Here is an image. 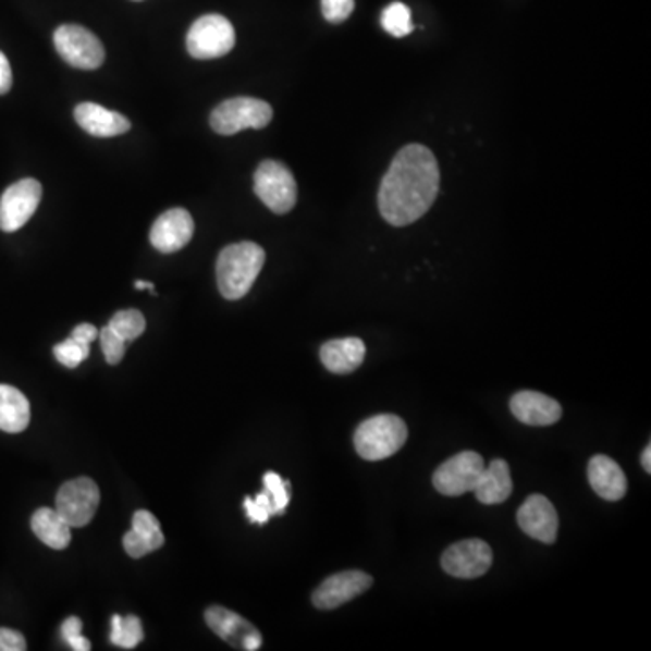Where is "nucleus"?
I'll use <instances>...</instances> for the list:
<instances>
[{
    "label": "nucleus",
    "instance_id": "26",
    "mask_svg": "<svg viewBox=\"0 0 651 651\" xmlns=\"http://www.w3.org/2000/svg\"><path fill=\"white\" fill-rule=\"evenodd\" d=\"M89 347L91 344L71 335L70 339H65L53 347L54 358L65 368H76L89 357Z\"/></svg>",
    "mask_w": 651,
    "mask_h": 651
},
{
    "label": "nucleus",
    "instance_id": "1",
    "mask_svg": "<svg viewBox=\"0 0 651 651\" xmlns=\"http://www.w3.org/2000/svg\"><path fill=\"white\" fill-rule=\"evenodd\" d=\"M440 191V169L423 145H406L395 156L380 183L379 209L393 226H406L422 218Z\"/></svg>",
    "mask_w": 651,
    "mask_h": 651
},
{
    "label": "nucleus",
    "instance_id": "30",
    "mask_svg": "<svg viewBox=\"0 0 651 651\" xmlns=\"http://www.w3.org/2000/svg\"><path fill=\"white\" fill-rule=\"evenodd\" d=\"M142 639H144L142 621L136 615L122 617V636H120V644L118 647L125 648V650H133V648L138 647Z\"/></svg>",
    "mask_w": 651,
    "mask_h": 651
},
{
    "label": "nucleus",
    "instance_id": "12",
    "mask_svg": "<svg viewBox=\"0 0 651 651\" xmlns=\"http://www.w3.org/2000/svg\"><path fill=\"white\" fill-rule=\"evenodd\" d=\"M373 585V579L363 570L339 572L335 576L328 577L321 587L314 592V604L319 610L339 609L347 601L368 592Z\"/></svg>",
    "mask_w": 651,
    "mask_h": 651
},
{
    "label": "nucleus",
    "instance_id": "25",
    "mask_svg": "<svg viewBox=\"0 0 651 651\" xmlns=\"http://www.w3.org/2000/svg\"><path fill=\"white\" fill-rule=\"evenodd\" d=\"M108 326L122 336L123 341H134L145 331V317L138 310H122L112 316Z\"/></svg>",
    "mask_w": 651,
    "mask_h": 651
},
{
    "label": "nucleus",
    "instance_id": "27",
    "mask_svg": "<svg viewBox=\"0 0 651 651\" xmlns=\"http://www.w3.org/2000/svg\"><path fill=\"white\" fill-rule=\"evenodd\" d=\"M262 483H265V491L270 494L273 502V508H275V514H281L286 511L290 503V481L283 480L278 472H267V475L262 476Z\"/></svg>",
    "mask_w": 651,
    "mask_h": 651
},
{
    "label": "nucleus",
    "instance_id": "5",
    "mask_svg": "<svg viewBox=\"0 0 651 651\" xmlns=\"http://www.w3.org/2000/svg\"><path fill=\"white\" fill-rule=\"evenodd\" d=\"M270 103L257 98L239 97L219 103L210 114V125L216 133L232 136L245 128H262L272 122Z\"/></svg>",
    "mask_w": 651,
    "mask_h": 651
},
{
    "label": "nucleus",
    "instance_id": "24",
    "mask_svg": "<svg viewBox=\"0 0 651 651\" xmlns=\"http://www.w3.org/2000/svg\"><path fill=\"white\" fill-rule=\"evenodd\" d=\"M382 26L393 37H406L413 32L412 11L402 2H393L382 13Z\"/></svg>",
    "mask_w": 651,
    "mask_h": 651
},
{
    "label": "nucleus",
    "instance_id": "18",
    "mask_svg": "<svg viewBox=\"0 0 651 651\" xmlns=\"http://www.w3.org/2000/svg\"><path fill=\"white\" fill-rule=\"evenodd\" d=\"M165 536L161 532L160 521L149 511H138L133 516V529L123 536V549L134 560L161 549Z\"/></svg>",
    "mask_w": 651,
    "mask_h": 651
},
{
    "label": "nucleus",
    "instance_id": "4",
    "mask_svg": "<svg viewBox=\"0 0 651 651\" xmlns=\"http://www.w3.org/2000/svg\"><path fill=\"white\" fill-rule=\"evenodd\" d=\"M257 198L275 214H286L297 204V183L288 167L279 161H262L254 176Z\"/></svg>",
    "mask_w": 651,
    "mask_h": 651
},
{
    "label": "nucleus",
    "instance_id": "28",
    "mask_svg": "<svg viewBox=\"0 0 651 651\" xmlns=\"http://www.w3.org/2000/svg\"><path fill=\"white\" fill-rule=\"evenodd\" d=\"M245 511L251 524L257 525H265L275 516L272 498L267 491L259 492L256 498H245Z\"/></svg>",
    "mask_w": 651,
    "mask_h": 651
},
{
    "label": "nucleus",
    "instance_id": "7",
    "mask_svg": "<svg viewBox=\"0 0 651 651\" xmlns=\"http://www.w3.org/2000/svg\"><path fill=\"white\" fill-rule=\"evenodd\" d=\"M54 48L60 57L76 70H98L106 60L100 38L86 27L65 24L54 32Z\"/></svg>",
    "mask_w": 651,
    "mask_h": 651
},
{
    "label": "nucleus",
    "instance_id": "34",
    "mask_svg": "<svg viewBox=\"0 0 651 651\" xmlns=\"http://www.w3.org/2000/svg\"><path fill=\"white\" fill-rule=\"evenodd\" d=\"M11 84H13V73H11V65L5 59V54L0 51V95H5L10 91Z\"/></svg>",
    "mask_w": 651,
    "mask_h": 651
},
{
    "label": "nucleus",
    "instance_id": "14",
    "mask_svg": "<svg viewBox=\"0 0 651 651\" xmlns=\"http://www.w3.org/2000/svg\"><path fill=\"white\" fill-rule=\"evenodd\" d=\"M519 529L532 540L541 543H554L560 530V518L554 505L541 494H532L525 500L518 511Z\"/></svg>",
    "mask_w": 651,
    "mask_h": 651
},
{
    "label": "nucleus",
    "instance_id": "31",
    "mask_svg": "<svg viewBox=\"0 0 651 651\" xmlns=\"http://www.w3.org/2000/svg\"><path fill=\"white\" fill-rule=\"evenodd\" d=\"M60 631H62V637H64V641L70 644L71 650H91V642L87 641L86 637L82 636V621L78 619V617H70V619H65Z\"/></svg>",
    "mask_w": 651,
    "mask_h": 651
},
{
    "label": "nucleus",
    "instance_id": "3",
    "mask_svg": "<svg viewBox=\"0 0 651 651\" xmlns=\"http://www.w3.org/2000/svg\"><path fill=\"white\" fill-rule=\"evenodd\" d=\"M407 440V426L396 415H377L358 426L353 437L358 456L369 462L390 458Z\"/></svg>",
    "mask_w": 651,
    "mask_h": 651
},
{
    "label": "nucleus",
    "instance_id": "35",
    "mask_svg": "<svg viewBox=\"0 0 651 651\" xmlns=\"http://www.w3.org/2000/svg\"><path fill=\"white\" fill-rule=\"evenodd\" d=\"M71 335L87 342V344H91L93 341H97L98 330L93 324H78Z\"/></svg>",
    "mask_w": 651,
    "mask_h": 651
},
{
    "label": "nucleus",
    "instance_id": "37",
    "mask_svg": "<svg viewBox=\"0 0 651 651\" xmlns=\"http://www.w3.org/2000/svg\"><path fill=\"white\" fill-rule=\"evenodd\" d=\"M642 467H644V469H647V472H651V445H648L647 449H644V453H642Z\"/></svg>",
    "mask_w": 651,
    "mask_h": 651
},
{
    "label": "nucleus",
    "instance_id": "9",
    "mask_svg": "<svg viewBox=\"0 0 651 651\" xmlns=\"http://www.w3.org/2000/svg\"><path fill=\"white\" fill-rule=\"evenodd\" d=\"M486 469V462L472 451L454 454L440 465L433 475V486L443 496H462L475 489L476 481Z\"/></svg>",
    "mask_w": 651,
    "mask_h": 651
},
{
    "label": "nucleus",
    "instance_id": "20",
    "mask_svg": "<svg viewBox=\"0 0 651 651\" xmlns=\"http://www.w3.org/2000/svg\"><path fill=\"white\" fill-rule=\"evenodd\" d=\"M513 476L511 467L505 459H492L489 467L483 469L480 478L476 481L475 492L478 502L483 505H498L507 502L513 494Z\"/></svg>",
    "mask_w": 651,
    "mask_h": 651
},
{
    "label": "nucleus",
    "instance_id": "29",
    "mask_svg": "<svg viewBox=\"0 0 651 651\" xmlns=\"http://www.w3.org/2000/svg\"><path fill=\"white\" fill-rule=\"evenodd\" d=\"M98 336H100V344H102V352L108 364L116 366V364L122 363L127 342L123 341L118 333H114L109 326H106L102 331H98Z\"/></svg>",
    "mask_w": 651,
    "mask_h": 651
},
{
    "label": "nucleus",
    "instance_id": "22",
    "mask_svg": "<svg viewBox=\"0 0 651 651\" xmlns=\"http://www.w3.org/2000/svg\"><path fill=\"white\" fill-rule=\"evenodd\" d=\"M32 420V407L22 391L0 384V431L22 433Z\"/></svg>",
    "mask_w": 651,
    "mask_h": 651
},
{
    "label": "nucleus",
    "instance_id": "15",
    "mask_svg": "<svg viewBox=\"0 0 651 651\" xmlns=\"http://www.w3.org/2000/svg\"><path fill=\"white\" fill-rule=\"evenodd\" d=\"M194 219L185 209L167 210L150 229V243L161 254L182 250L193 239Z\"/></svg>",
    "mask_w": 651,
    "mask_h": 651
},
{
    "label": "nucleus",
    "instance_id": "36",
    "mask_svg": "<svg viewBox=\"0 0 651 651\" xmlns=\"http://www.w3.org/2000/svg\"><path fill=\"white\" fill-rule=\"evenodd\" d=\"M120 636H122V615H114L111 623V642L114 647L120 644Z\"/></svg>",
    "mask_w": 651,
    "mask_h": 651
},
{
    "label": "nucleus",
    "instance_id": "17",
    "mask_svg": "<svg viewBox=\"0 0 651 651\" xmlns=\"http://www.w3.org/2000/svg\"><path fill=\"white\" fill-rule=\"evenodd\" d=\"M588 480L595 494L606 502H619L628 491V481L621 465L604 454H598L590 459Z\"/></svg>",
    "mask_w": 651,
    "mask_h": 651
},
{
    "label": "nucleus",
    "instance_id": "2",
    "mask_svg": "<svg viewBox=\"0 0 651 651\" xmlns=\"http://www.w3.org/2000/svg\"><path fill=\"white\" fill-rule=\"evenodd\" d=\"M267 254L261 246L250 241L235 243L221 250L216 265L218 288L224 299H243L256 283L265 267Z\"/></svg>",
    "mask_w": 651,
    "mask_h": 651
},
{
    "label": "nucleus",
    "instance_id": "8",
    "mask_svg": "<svg viewBox=\"0 0 651 651\" xmlns=\"http://www.w3.org/2000/svg\"><path fill=\"white\" fill-rule=\"evenodd\" d=\"M100 503V491L91 478H76L65 481L57 494V513L70 524L71 529H81L91 524Z\"/></svg>",
    "mask_w": 651,
    "mask_h": 651
},
{
    "label": "nucleus",
    "instance_id": "11",
    "mask_svg": "<svg viewBox=\"0 0 651 651\" xmlns=\"http://www.w3.org/2000/svg\"><path fill=\"white\" fill-rule=\"evenodd\" d=\"M491 566V546L481 540H465L451 544L442 555L443 570L458 579L486 576Z\"/></svg>",
    "mask_w": 651,
    "mask_h": 651
},
{
    "label": "nucleus",
    "instance_id": "13",
    "mask_svg": "<svg viewBox=\"0 0 651 651\" xmlns=\"http://www.w3.org/2000/svg\"><path fill=\"white\" fill-rule=\"evenodd\" d=\"M205 621L216 636L229 642L235 650L256 651L261 648V634L248 621L223 606H212L207 610Z\"/></svg>",
    "mask_w": 651,
    "mask_h": 651
},
{
    "label": "nucleus",
    "instance_id": "19",
    "mask_svg": "<svg viewBox=\"0 0 651 651\" xmlns=\"http://www.w3.org/2000/svg\"><path fill=\"white\" fill-rule=\"evenodd\" d=\"M75 120L86 133L98 138H112L127 133L131 122L120 112L98 106V103L84 102L76 106Z\"/></svg>",
    "mask_w": 651,
    "mask_h": 651
},
{
    "label": "nucleus",
    "instance_id": "32",
    "mask_svg": "<svg viewBox=\"0 0 651 651\" xmlns=\"http://www.w3.org/2000/svg\"><path fill=\"white\" fill-rule=\"evenodd\" d=\"M355 10V0H322V15L331 24H341Z\"/></svg>",
    "mask_w": 651,
    "mask_h": 651
},
{
    "label": "nucleus",
    "instance_id": "6",
    "mask_svg": "<svg viewBox=\"0 0 651 651\" xmlns=\"http://www.w3.org/2000/svg\"><path fill=\"white\" fill-rule=\"evenodd\" d=\"M234 46V26L223 15L199 16L188 29L187 49L194 59H219L230 53Z\"/></svg>",
    "mask_w": 651,
    "mask_h": 651
},
{
    "label": "nucleus",
    "instance_id": "21",
    "mask_svg": "<svg viewBox=\"0 0 651 651\" xmlns=\"http://www.w3.org/2000/svg\"><path fill=\"white\" fill-rule=\"evenodd\" d=\"M366 358V344L357 336L335 339L321 347V360L331 373L347 374L360 368Z\"/></svg>",
    "mask_w": 651,
    "mask_h": 651
},
{
    "label": "nucleus",
    "instance_id": "16",
    "mask_svg": "<svg viewBox=\"0 0 651 651\" xmlns=\"http://www.w3.org/2000/svg\"><path fill=\"white\" fill-rule=\"evenodd\" d=\"M511 412L519 422L536 428H544L552 423L560 422L563 409L560 404L550 396L538 393V391H519L511 398Z\"/></svg>",
    "mask_w": 651,
    "mask_h": 651
},
{
    "label": "nucleus",
    "instance_id": "23",
    "mask_svg": "<svg viewBox=\"0 0 651 651\" xmlns=\"http://www.w3.org/2000/svg\"><path fill=\"white\" fill-rule=\"evenodd\" d=\"M32 529L38 540L48 544L49 549L64 550L71 541V527L57 508H38L33 514Z\"/></svg>",
    "mask_w": 651,
    "mask_h": 651
},
{
    "label": "nucleus",
    "instance_id": "38",
    "mask_svg": "<svg viewBox=\"0 0 651 651\" xmlns=\"http://www.w3.org/2000/svg\"><path fill=\"white\" fill-rule=\"evenodd\" d=\"M134 288H136V290H150V292H155V284L147 283V281H136V283H134Z\"/></svg>",
    "mask_w": 651,
    "mask_h": 651
},
{
    "label": "nucleus",
    "instance_id": "10",
    "mask_svg": "<svg viewBox=\"0 0 651 651\" xmlns=\"http://www.w3.org/2000/svg\"><path fill=\"white\" fill-rule=\"evenodd\" d=\"M40 199L42 185L33 177H26L5 188L0 198V230L11 234L22 229L37 212Z\"/></svg>",
    "mask_w": 651,
    "mask_h": 651
},
{
    "label": "nucleus",
    "instance_id": "33",
    "mask_svg": "<svg viewBox=\"0 0 651 651\" xmlns=\"http://www.w3.org/2000/svg\"><path fill=\"white\" fill-rule=\"evenodd\" d=\"M26 639L19 631L0 628V651H24Z\"/></svg>",
    "mask_w": 651,
    "mask_h": 651
}]
</instances>
